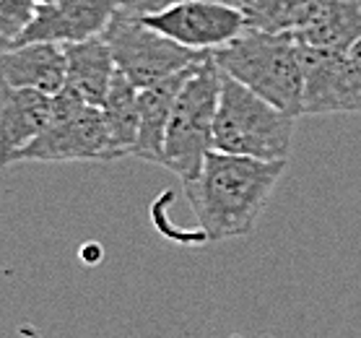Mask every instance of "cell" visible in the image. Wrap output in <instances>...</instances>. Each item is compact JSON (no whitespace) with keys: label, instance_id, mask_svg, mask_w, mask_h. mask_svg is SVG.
Listing matches in <instances>:
<instances>
[{"label":"cell","instance_id":"19","mask_svg":"<svg viewBox=\"0 0 361 338\" xmlns=\"http://www.w3.org/2000/svg\"><path fill=\"white\" fill-rule=\"evenodd\" d=\"M37 6H49V3H55V0H34Z\"/></svg>","mask_w":361,"mask_h":338},{"label":"cell","instance_id":"17","mask_svg":"<svg viewBox=\"0 0 361 338\" xmlns=\"http://www.w3.org/2000/svg\"><path fill=\"white\" fill-rule=\"evenodd\" d=\"M34 0H0V52L16 47L29 24L34 21Z\"/></svg>","mask_w":361,"mask_h":338},{"label":"cell","instance_id":"11","mask_svg":"<svg viewBox=\"0 0 361 338\" xmlns=\"http://www.w3.org/2000/svg\"><path fill=\"white\" fill-rule=\"evenodd\" d=\"M0 81L55 97L66 86V50L58 42H29L0 52Z\"/></svg>","mask_w":361,"mask_h":338},{"label":"cell","instance_id":"4","mask_svg":"<svg viewBox=\"0 0 361 338\" xmlns=\"http://www.w3.org/2000/svg\"><path fill=\"white\" fill-rule=\"evenodd\" d=\"M221 94V68L208 52L188 76L174 99L164 138L161 167L174 172L182 182L192 180L205 154L214 149V123Z\"/></svg>","mask_w":361,"mask_h":338},{"label":"cell","instance_id":"9","mask_svg":"<svg viewBox=\"0 0 361 338\" xmlns=\"http://www.w3.org/2000/svg\"><path fill=\"white\" fill-rule=\"evenodd\" d=\"M120 8V0H55L49 6H37L34 21L18 40L29 42H86L102 37L112 16Z\"/></svg>","mask_w":361,"mask_h":338},{"label":"cell","instance_id":"13","mask_svg":"<svg viewBox=\"0 0 361 338\" xmlns=\"http://www.w3.org/2000/svg\"><path fill=\"white\" fill-rule=\"evenodd\" d=\"M197 63H200V60H197ZM197 63H192L190 68L180 71V73L172 76V78H166V81L154 83V86L138 91V138H135L133 157L143 159V162L161 164L166 125H169L174 99H177V94H180V89L185 86L188 76L192 73V68H195Z\"/></svg>","mask_w":361,"mask_h":338},{"label":"cell","instance_id":"5","mask_svg":"<svg viewBox=\"0 0 361 338\" xmlns=\"http://www.w3.org/2000/svg\"><path fill=\"white\" fill-rule=\"evenodd\" d=\"M24 162H112L102 107H91L71 89L52 97V120L37 138L18 151Z\"/></svg>","mask_w":361,"mask_h":338},{"label":"cell","instance_id":"1","mask_svg":"<svg viewBox=\"0 0 361 338\" xmlns=\"http://www.w3.org/2000/svg\"><path fill=\"white\" fill-rule=\"evenodd\" d=\"M286 162H257L208 151L200 172L182 182L190 208L208 242L250 234L273 195Z\"/></svg>","mask_w":361,"mask_h":338},{"label":"cell","instance_id":"15","mask_svg":"<svg viewBox=\"0 0 361 338\" xmlns=\"http://www.w3.org/2000/svg\"><path fill=\"white\" fill-rule=\"evenodd\" d=\"M138 91L120 71L112 78V86L107 91V99L102 104V115L107 125L109 149L112 162L125 157H133L135 138H138Z\"/></svg>","mask_w":361,"mask_h":338},{"label":"cell","instance_id":"12","mask_svg":"<svg viewBox=\"0 0 361 338\" xmlns=\"http://www.w3.org/2000/svg\"><path fill=\"white\" fill-rule=\"evenodd\" d=\"M66 50V86L91 107H102L117 73L109 44L102 37L86 42H68Z\"/></svg>","mask_w":361,"mask_h":338},{"label":"cell","instance_id":"3","mask_svg":"<svg viewBox=\"0 0 361 338\" xmlns=\"http://www.w3.org/2000/svg\"><path fill=\"white\" fill-rule=\"evenodd\" d=\"M296 117L276 109L221 71L214 151L257 162H288Z\"/></svg>","mask_w":361,"mask_h":338},{"label":"cell","instance_id":"16","mask_svg":"<svg viewBox=\"0 0 361 338\" xmlns=\"http://www.w3.org/2000/svg\"><path fill=\"white\" fill-rule=\"evenodd\" d=\"M325 0H252L245 8L247 29L265 34H296L312 24Z\"/></svg>","mask_w":361,"mask_h":338},{"label":"cell","instance_id":"7","mask_svg":"<svg viewBox=\"0 0 361 338\" xmlns=\"http://www.w3.org/2000/svg\"><path fill=\"white\" fill-rule=\"evenodd\" d=\"M140 18L159 34L195 52L221 50L247 32L245 11L219 0H182Z\"/></svg>","mask_w":361,"mask_h":338},{"label":"cell","instance_id":"14","mask_svg":"<svg viewBox=\"0 0 361 338\" xmlns=\"http://www.w3.org/2000/svg\"><path fill=\"white\" fill-rule=\"evenodd\" d=\"M304 47L343 52L361 40V0H325L312 24L294 34Z\"/></svg>","mask_w":361,"mask_h":338},{"label":"cell","instance_id":"8","mask_svg":"<svg viewBox=\"0 0 361 338\" xmlns=\"http://www.w3.org/2000/svg\"><path fill=\"white\" fill-rule=\"evenodd\" d=\"M304 115L361 112V40L343 52L304 47Z\"/></svg>","mask_w":361,"mask_h":338},{"label":"cell","instance_id":"2","mask_svg":"<svg viewBox=\"0 0 361 338\" xmlns=\"http://www.w3.org/2000/svg\"><path fill=\"white\" fill-rule=\"evenodd\" d=\"M224 73L291 117L304 115L302 50L294 34L247 29L242 37L211 52Z\"/></svg>","mask_w":361,"mask_h":338},{"label":"cell","instance_id":"6","mask_svg":"<svg viewBox=\"0 0 361 338\" xmlns=\"http://www.w3.org/2000/svg\"><path fill=\"white\" fill-rule=\"evenodd\" d=\"M102 40L109 44L117 71L135 89H148L154 83L166 81L208 55V52L182 47L169 37L159 34L157 29L143 24V18L130 16L120 8L107 24Z\"/></svg>","mask_w":361,"mask_h":338},{"label":"cell","instance_id":"10","mask_svg":"<svg viewBox=\"0 0 361 338\" xmlns=\"http://www.w3.org/2000/svg\"><path fill=\"white\" fill-rule=\"evenodd\" d=\"M52 120V97L0 81V172Z\"/></svg>","mask_w":361,"mask_h":338},{"label":"cell","instance_id":"18","mask_svg":"<svg viewBox=\"0 0 361 338\" xmlns=\"http://www.w3.org/2000/svg\"><path fill=\"white\" fill-rule=\"evenodd\" d=\"M174 3H182V0H120V11L130 13V16H148V13H159V11L169 8ZM219 3H226V6H237V8L245 11L252 0H219Z\"/></svg>","mask_w":361,"mask_h":338}]
</instances>
